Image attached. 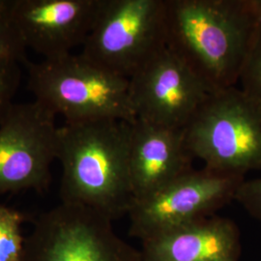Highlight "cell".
Segmentation results:
<instances>
[{
	"instance_id": "cell-10",
	"label": "cell",
	"mask_w": 261,
	"mask_h": 261,
	"mask_svg": "<svg viewBox=\"0 0 261 261\" xmlns=\"http://www.w3.org/2000/svg\"><path fill=\"white\" fill-rule=\"evenodd\" d=\"M103 0H12V16L27 48L56 59L83 47Z\"/></svg>"
},
{
	"instance_id": "cell-6",
	"label": "cell",
	"mask_w": 261,
	"mask_h": 261,
	"mask_svg": "<svg viewBox=\"0 0 261 261\" xmlns=\"http://www.w3.org/2000/svg\"><path fill=\"white\" fill-rule=\"evenodd\" d=\"M25 261H140V250L115 233L112 220L60 202L35 222Z\"/></svg>"
},
{
	"instance_id": "cell-16",
	"label": "cell",
	"mask_w": 261,
	"mask_h": 261,
	"mask_svg": "<svg viewBox=\"0 0 261 261\" xmlns=\"http://www.w3.org/2000/svg\"><path fill=\"white\" fill-rule=\"evenodd\" d=\"M20 63L0 58V121L13 106L20 83Z\"/></svg>"
},
{
	"instance_id": "cell-14",
	"label": "cell",
	"mask_w": 261,
	"mask_h": 261,
	"mask_svg": "<svg viewBox=\"0 0 261 261\" xmlns=\"http://www.w3.org/2000/svg\"><path fill=\"white\" fill-rule=\"evenodd\" d=\"M24 46L12 16V0H0V58L28 64Z\"/></svg>"
},
{
	"instance_id": "cell-13",
	"label": "cell",
	"mask_w": 261,
	"mask_h": 261,
	"mask_svg": "<svg viewBox=\"0 0 261 261\" xmlns=\"http://www.w3.org/2000/svg\"><path fill=\"white\" fill-rule=\"evenodd\" d=\"M23 221L18 210L0 203V261L27 260Z\"/></svg>"
},
{
	"instance_id": "cell-8",
	"label": "cell",
	"mask_w": 261,
	"mask_h": 261,
	"mask_svg": "<svg viewBox=\"0 0 261 261\" xmlns=\"http://www.w3.org/2000/svg\"><path fill=\"white\" fill-rule=\"evenodd\" d=\"M56 118L35 100L10 108L0 121V196L47 189L56 161Z\"/></svg>"
},
{
	"instance_id": "cell-7",
	"label": "cell",
	"mask_w": 261,
	"mask_h": 261,
	"mask_svg": "<svg viewBox=\"0 0 261 261\" xmlns=\"http://www.w3.org/2000/svg\"><path fill=\"white\" fill-rule=\"evenodd\" d=\"M245 176L193 169L156 193L134 201L129 234L140 241L216 215L234 200Z\"/></svg>"
},
{
	"instance_id": "cell-2",
	"label": "cell",
	"mask_w": 261,
	"mask_h": 261,
	"mask_svg": "<svg viewBox=\"0 0 261 261\" xmlns=\"http://www.w3.org/2000/svg\"><path fill=\"white\" fill-rule=\"evenodd\" d=\"M130 123L64 122L58 128L61 202L91 209L112 221L128 215L135 201L129 168Z\"/></svg>"
},
{
	"instance_id": "cell-4",
	"label": "cell",
	"mask_w": 261,
	"mask_h": 261,
	"mask_svg": "<svg viewBox=\"0 0 261 261\" xmlns=\"http://www.w3.org/2000/svg\"><path fill=\"white\" fill-rule=\"evenodd\" d=\"M184 135L204 168L242 176L261 169V103L240 87L209 94Z\"/></svg>"
},
{
	"instance_id": "cell-15",
	"label": "cell",
	"mask_w": 261,
	"mask_h": 261,
	"mask_svg": "<svg viewBox=\"0 0 261 261\" xmlns=\"http://www.w3.org/2000/svg\"><path fill=\"white\" fill-rule=\"evenodd\" d=\"M239 83L245 93L261 103V20L252 38Z\"/></svg>"
},
{
	"instance_id": "cell-17",
	"label": "cell",
	"mask_w": 261,
	"mask_h": 261,
	"mask_svg": "<svg viewBox=\"0 0 261 261\" xmlns=\"http://www.w3.org/2000/svg\"><path fill=\"white\" fill-rule=\"evenodd\" d=\"M234 200L261 222V177L244 180L237 189Z\"/></svg>"
},
{
	"instance_id": "cell-3",
	"label": "cell",
	"mask_w": 261,
	"mask_h": 261,
	"mask_svg": "<svg viewBox=\"0 0 261 261\" xmlns=\"http://www.w3.org/2000/svg\"><path fill=\"white\" fill-rule=\"evenodd\" d=\"M34 100L65 123L114 119L134 122L129 80L88 60L81 54L27 64Z\"/></svg>"
},
{
	"instance_id": "cell-12",
	"label": "cell",
	"mask_w": 261,
	"mask_h": 261,
	"mask_svg": "<svg viewBox=\"0 0 261 261\" xmlns=\"http://www.w3.org/2000/svg\"><path fill=\"white\" fill-rule=\"evenodd\" d=\"M241 232L235 222L213 215L141 241L140 261H239Z\"/></svg>"
},
{
	"instance_id": "cell-1",
	"label": "cell",
	"mask_w": 261,
	"mask_h": 261,
	"mask_svg": "<svg viewBox=\"0 0 261 261\" xmlns=\"http://www.w3.org/2000/svg\"><path fill=\"white\" fill-rule=\"evenodd\" d=\"M260 20L252 0H166V47L221 91L239 83Z\"/></svg>"
},
{
	"instance_id": "cell-11",
	"label": "cell",
	"mask_w": 261,
	"mask_h": 261,
	"mask_svg": "<svg viewBox=\"0 0 261 261\" xmlns=\"http://www.w3.org/2000/svg\"><path fill=\"white\" fill-rule=\"evenodd\" d=\"M184 130L136 119L130 124L129 168L135 200L195 169Z\"/></svg>"
},
{
	"instance_id": "cell-5",
	"label": "cell",
	"mask_w": 261,
	"mask_h": 261,
	"mask_svg": "<svg viewBox=\"0 0 261 261\" xmlns=\"http://www.w3.org/2000/svg\"><path fill=\"white\" fill-rule=\"evenodd\" d=\"M166 47V0H103L82 56L130 79Z\"/></svg>"
},
{
	"instance_id": "cell-9",
	"label": "cell",
	"mask_w": 261,
	"mask_h": 261,
	"mask_svg": "<svg viewBox=\"0 0 261 261\" xmlns=\"http://www.w3.org/2000/svg\"><path fill=\"white\" fill-rule=\"evenodd\" d=\"M136 119L184 130L212 93L167 47L129 79Z\"/></svg>"
},
{
	"instance_id": "cell-18",
	"label": "cell",
	"mask_w": 261,
	"mask_h": 261,
	"mask_svg": "<svg viewBox=\"0 0 261 261\" xmlns=\"http://www.w3.org/2000/svg\"><path fill=\"white\" fill-rule=\"evenodd\" d=\"M253 8L255 10V12L257 13V15L259 16L261 19V0H252Z\"/></svg>"
}]
</instances>
